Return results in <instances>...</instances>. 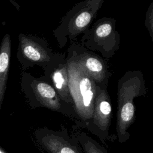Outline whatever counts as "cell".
<instances>
[{
    "label": "cell",
    "instance_id": "277c9868",
    "mask_svg": "<svg viewBox=\"0 0 153 153\" xmlns=\"http://www.w3.org/2000/svg\"><path fill=\"white\" fill-rule=\"evenodd\" d=\"M21 88L32 108L43 107L77 120L74 108L61 100L51 82L45 76L35 78L30 74L23 72Z\"/></svg>",
    "mask_w": 153,
    "mask_h": 153
},
{
    "label": "cell",
    "instance_id": "30bf717a",
    "mask_svg": "<svg viewBox=\"0 0 153 153\" xmlns=\"http://www.w3.org/2000/svg\"><path fill=\"white\" fill-rule=\"evenodd\" d=\"M39 145L48 153H82L77 145H75L67 135L62 131L41 128L35 132Z\"/></svg>",
    "mask_w": 153,
    "mask_h": 153
},
{
    "label": "cell",
    "instance_id": "5b68a950",
    "mask_svg": "<svg viewBox=\"0 0 153 153\" xmlns=\"http://www.w3.org/2000/svg\"><path fill=\"white\" fill-rule=\"evenodd\" d=\"M79 42L90 51L99 52L105 59L112 57L120 44V36L116 30L115 19L103 17L97 20L92 23Z\"/></svg>",
    "mask_w": 153,
    "mask_h": 153
},
{
    "label": "cell",
    "instance_id": "9c48e42d",
    "mask_svg": "<svg viewBox=\"0 0 153 153\" xmlns=\"http://www.w3.org/2000/svg\"><path fill=\"white\" fill-rule=\"evenodd\" d=\"M44 76L48 78L61 100L74 108L69 88L65 53H62L59 57L44 71Z\"/></svg>",
    "mask_w": 153,
    "mask_h": 153
},
{
    "label": "cell",
    "instance_id": "8992f818",
    "mask_svg": "<svg viewBox=\"0 0 153 153\" xmlns=\"http://www.w3.org/2000/svg\"><path fill=\"white\" fill-rule=\"evenodd\" d=\"M60 54L55 53L44 38L22 33L19 35L16 56L23 70L37 65L45 71Z\"/></svg>",
    "mask_w": 153,
    "mask_h": 153
},
{
    "label": "cell",
    "instance_id": "ba28073f",
    "mask_svg": "<svg viewBox=\"0 0 153 153\" xmlns=\"http://www.w3.org/2000/svg\"><path fill=\"white\" fill-rule=\"evenodd\" d=\"M112 117L111 101L107 88H102L96 85L93 113L91 119L86 126L88 128H94L102 134H107Z\"/></svg>",
    "mask_w": 153,
    "mask_h": 153
},
{
    "label": "cell",
    "instance_id": "52a82bcc",
    "mask_svg": "<svg viewBox=\"0 0 153 153\" xmlns=\"http://www.w3.org/2000/svg\"><path fill=\"white\" fill-rule=\"evenodd\" d=\"M66 54L71 56L82 68L97 86L107 88L111 76L107 59L87 49L77 41L71 44Z\"/></svg>",
    "mask_w": 153,
    "mask_h": 153
},
{
    "label": "cell",
    "instance_id": "3957f363",
    "mask_svg": "<svg viewBox=\"0 0 153 153\" xmlns=\"http://www.w3.org/2000/svg\"><path fill=\"white\" fill-rule=\"evenodd\" d=\"M103 3L102 0H87L75 4L62 20L53 34L60 48L69 41L76 42L77 37L90 29Z\"/></svg>",
    "mask_w": 153,
    "mask_h": 153
},
{
    "label": "cell",
    "instance_id": "8fae6325",
    "mask_svg": "<svg viewBox=\"0 0 153 153\" xmlns=\"http://www.w3.org/2000/svg\"><path fill=\"white\" fill-rule=\"evenodd\" d=\"M11 53V38L8 33H6L0 44V110L2 108L7 88Z\"/></svg>",
    "mask_w": 153,
    "mask_h": 153
},
{
    "label": "cell",
    "instance_id": "5bb4252c",
    "mask_svg": "<svg viewBox=\"0 0 153 153\" xmlns=\"http://www.w3.org/2000/svg\"><path fill=\"white\" fill-rule=\"evenodd\" d=\"M0 153H7L5 150H4L1 146H0Z\"/></svg>",
    "mask_w": 153,
    "mask_h": 153
},
{
    "label": "cell",
    "instance_id": "7a4b0ae2",
    "mask_svg": "<svg viewBox=\"0 0 153 153\" xmlns=\"http://www.w3.org/2000/svg\"><path fill=\"white\" fill-rule=\"evenodd\" d=\"M69 88L77 120L87 124L91 119L96 85L82 68L66 53Z\"/></svg>",
    "mask_w": 153,
    "mask_h": 153
},
{
    "label": "cell",
    "instance_id": "7c38bea8",
    "mask_svg": "<svg viewBox=\"0 0 153 153\" xmlns=\"http://www.w3.org/2000/svg\"><path fill=\"white\" fill-rule=\"evenodd\" d=\"M77 139L85 153H107L101 145L84 133L79 134L77 136Z\"/></svg>",
    "mask_w": 153,
    "mask_h": 153
},
{
    "label": "cell",
    "instance_id": "6da1fadb",
    "mask_svg": "<svg viewBox=\"0 0 153 153\" xmlns=\"http://www.w3.org/2000/svg\"><path fill=\"white\" fill-rule=\"evenodd\" d=\"M146 93L143 75L140 71H127L118 80L116 130L120 142L129 138L127 130L135 120L134 99Z\"/></svg>",
    "mask_w": 153,
    "mask_h": 153
},
{
    "label": "cell",
    "instance_id": "4fadbf2b",
    "mask_svg": "<svg viewBox=\"0 0 153 153\" xmlns=\"http://www.w3.org/2000/svg\"><path fill=\"white\" fill-rule=\"evenodd\" d=\"M152 3L150 5L149 9L147 11L146 15V20H145V25L148 28L150 33V36L151 39H152Z\"/></svg>",
    "mask_w": 153,
    "mask_h": 153
}]
</instances>
